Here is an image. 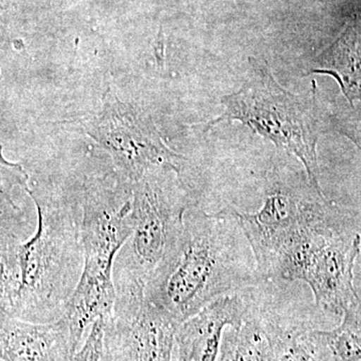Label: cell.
Wrapping results in <instances>:
<instances>
[{
  "mask_svg": "<svg viewBox=\"0 0 361 361\" xmlns=\"http://www.w3.org/2000/svg\"><path fill=\"white\" fill-rule=\"evenodd\" d=\"M258 310L254 307L240 326L226 329L217 361H266V341Z\"/></svg>",
  "mask_w": 361,
  "mask_h": 361,
  "instance_id": "cell-14",
  "label": "cell"
},
{
  "mask_svg": "<svg viewBox=\"0 0 361 361\" xmlns=\"http://www.w3.org/2000/svg\"><path fill=\"white\" fill-rule=\"evenodd\" d=\"M8 6V0H0V27H1L2 20H4V16Z\"/></svg>",
  "mask_w": 361,
  "mask_h": 361,
  "instance_id": "cell-19",
  "label": "cell"
},
{
  "mask_svg": "<svg viewBox=\"0 0 361 361\" xmlns=\"http://www.w3.org/2000/svg\"><path fill=\"white\" fill-rule=\"evenodd\" d=\"M104 317L92 324L84 345L73 355L56 356L52 361H102L104 350Z\"/></svg>",
  "mask_w": 361,
  "mask_h": 361,
  "instance_id": "cell-17",
  "label": "cell"
},
{
  "mask_svg": "<svg viewBox=\"0 0 361 361\" xmlns=\"http://www.w3.org/2000/svg\"><path fill=\"white\" fill-rule=\"evenodd\" d=\"M132 201H102L87 195L84 205L80 243L82 270L66 299L63 318L71 353L80 348L85 330L99 317H108L116 301L114 267L116 256L132 234Z\"/></svg>",
  "mask_w": 361,
  "mask_h": 361,
  "instance_id": "cell-3",
  "label": "cell"
},
{
  "mask_svg": "<svg viewBox=\"0 0 361 361\" xmlns=\"http://www.w3.org/2000/svg\"><path fill=\"white\" fill-rule=\"evenodd\" d=\"M116 301L104 318L102 361H173L180 323L154 305L139 282H114Z\"/></svg>",
  "mask_w": 361,
  "mask_h": 361,
  "instance_id": "cell-7",
  "label": "cell"
},
{
  "mask_svg": "<svg viewBox=\"0 0 361 361\" xmlns=\"http://www.w3.org/2000/svg\"><path fill=\"white\" fill-rule=\"evenodd\" d=\"M198 1H203V2H214V1H218V0H198Z\"/></svg>",
  "mask_w": 361,
  "mask_h": 361,
  "instance_id": "cell-20",
  "label": "cell"
},
{
  "mask_svg": "<svg viewBox=\"0 0 361 361\" xmlns=\"http://www.w3.org/2000/svg\"><path fill=\"white\" fill-rule=\"evenodd\" d=\"M27 174L18 164L11 163L6 160L2 154V147L0 146V193L6 197L11 205L16 208L11 193L16 187L20 186L28 189Z\"/></svg>",
  "mask_w": 361,
  "mask_h": 361,
  "instance_id": "cell-18",
  "label": "cell"
},
{
  "mask_svg": "<svg viewBox=\"0 0 361 361\" xmlns=\"http://www.w3.org/2000/svg\"><path fill=\"white\" fill-rule=\"evenodd\" d=\"M252 310L238 293L207 304L178 327L173 361H217L226 329L243 324Z\"/></svg>",
  "mask_w": 361,
  "mask_h": 361,
  "instance_id": "cell-10",
  "label": "cell"
},
{
  "mask_svg": "<svg viewBox=\"0 0 361 361\" xmlns=\"http://www.w3.org/2000/svg\"><path fill=\"white\" fill-rule=\"evenodd\" d=\"M361 248L360 212L336 206L288 254L277 279L310 286L316 306L342 315L360 302L355 286V268Z\"/></svg>",
  "mask_w": 361,
  "mask_h": 361,
  "instance_id": "cell-4",
  "label": "cell"
},
{
  "mask_svg": "<svg viewBox=\"0 0 361 361\" xmlns=\"http://www.w3.org/2000/svg\"><path fill=\"white\" fill-rule=\"evenodd\" d=\"M258 318L265 337L266 361H329L318 329L260 310Z\"/></svg>",
  "mask_w": 361,
  "mask_h": 361,
  "instance_id": "cell-12",
  "label": "cell"
},
{
  "mask_svg": "<svg viewBox=\"0 0 361 361\" xmlns=\"http://www.w3.org/2000/svg\"><path fill=\"white\" fill-rule=\"evenodd\" d=\"M130 190L132 234L116 256L114 271L116 278L146 286L179 238L189 195L179 171L171 167L149 171Z\"/></svg>",
  "mask_w": 361,
  "mask_h": 361,
  "instance_id": "cell-5",
  "label": "cell"
},
{
  "mask_svg": "<svg viewBox=\"0 0 361 361\" xmlns=\"http://www.w3.org/2000/svg\"><path fill=\"white\" fill-rule=\"evenodd\" d=\"M260 281L255 260L228 208L188 209L179 238L147 282V299L180 323L215 299Z\"/></svg>",
  "mask_w": 361,
  "mask_h": 361,
  "instance_id": "cell-1",
  "label": "cell"
},
{
  "mask_svg": "<svg viewBox=\"0 0 361 361\" xmlns=\"http://www.w3.org/2000/svg\"><path fill=\"white\" fill-rule=\"evenodd\" d=\"M334 207L315 190L300 192L276 185L256 212L227 208L250 246L259 280H275L280 265L301 237L324 220Z\"/></svg>",
  "mask_w": 361,
  "mask_h": 361,
  "instance_id": "cell-6",
  "label": "cell"
},
{
  "mask_svg": "<svg viewBox=\"0 0 361 361\" xmlns=\"http://www.w3.org/2000/svg\"><path fill=\"white\" fill-rule=\"evenodd\" d=\"M39 213V225L32 238L18 245L20 287L13 316L27 320L32 304L56 302L66 296L65 279H70L73 256L77 257V224H65L51 217L44 205L33 199ZM68 299V296H66Z\"/></svg>",
  "mask_w": 361,
  "mask_h": 361,
  "instance_id": "cell-8",
  "label": "cell"
},
{
  "mask_svg": "<svg viewBox=\"0 0 361 361\" xmlns=\"http://www.w3.org/2000/svg\"><path fill=\"white\" fill-rule=\"evenodd\" d=\"M360 23L353 18L337 39L316 56L310 73L336 78L346 101L355 109L356 102L360 101Z\"/></svg>",
  "mask_w": 361,
  "mask_h": 361,
  "instance_id": "cell-13",
  "label": "cell"
},
{
  "mask_svg": "<svg viewBox=\"0 0 361 361\" xmlns=\"http://www.w3.org/2000/svg\"><path fill=\"white\" fill-rule=\"evenodd\" d=\"M66 353L73 355L63 318L40 323L0 313V360L52 361Z\"/></svg>",
  "mask_w": 361,
  "mask_h": 361,
  "instance_id": "cell-11",
  "label": "cell"
},
{
  "mask_svg": "<svg viewBox=\"0 0 361 361\" xmlns=\"http://www.w3.org/2000/svg\"><path fill=\"white\" fill-rule=\"evenodd\" d=\"M341 324L319 330L329 361H361V305L356 303L342 313Z\"/></svg>",
  "mask_w": 361,
  "mask_h": 361,
  "instance_id": "cell-15",
  "label": "cell"
},
{
  "mask_svg": "<svg viewBox=\"0 0 361 361\" xmlns=\"http://www.w3.org/2000/svg\"><path fill=\"white\" fill-rule=\"evenodd\" d=\"M20 242L9 233L0 231V313L13 316L20 287L18 265Z\"/></svg>",
  "mask_w": 361,
  "mask_h": 361,
  "instance_id": "cell-16",
  "label": "cell"
},
{
  "mask_svg": "<svg viewBox=\"0 0 361 361\" xmlns=\"http://www.w3.org/2000/svg\"><path fill=\"white\" fill-rule=\"evenodd\" d=\"M246 80L238 90L221 99L224 111L206 126L239 122L302 163L311 188L320 187L317 142L326 132L324 111L312 82L310 97L284 89L266 61L249 59Z\"/></svg>",
  "mask_w": 361,
  "mask_h": 361,
  "instance_id": "cell-2",
  "label": "cell"
},
{
  "mask_svg": "<svg viewBox=\"0 0 361 361\" xmlns=\"http://www.w3.org/2000/svg\"><path fill=\"white\" fill-rule=\"evenodd\" d=\"M99 120L90 135L111 154L116 170L130 185L154 169L179 171L183 157L169 148L142 111L114 99L104 104Z\"/></svg>",
  "mask_w": 361,
  "mask_h": 361,
  "instance_id": "cell-9",
  "label": "cell"
}]
</instances>
